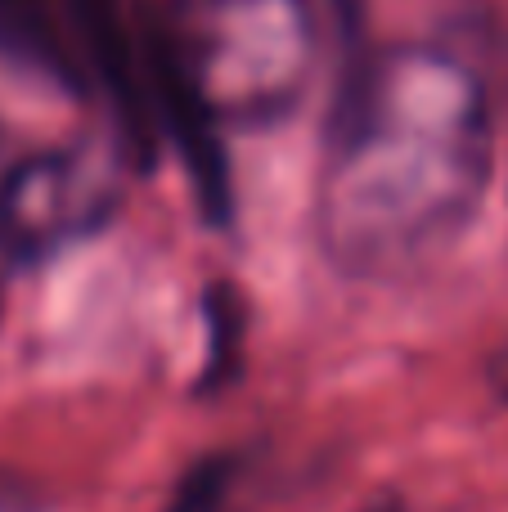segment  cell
Returning <instances> with one entry per match:
<instances>
[{
	"instance_id": "obj_2",
	"label": "cell",
	"mask_w": 508,
	"mask_h": 512,
	"mask_svg": "<svg viewBox=\"0 0 508 512\" xmlns=\"http://www.w3.org/2000/svg\"><path fill=\"white\" fill-rule=\"evenodd\" d=\"M153 45L189 131L207 117L248 126L297 104L315 63V23L302 0H167Z\"/></svg>"
},
{
	"instance_id": "obj_3",
	"label": "cell",
	"mask_w": 508,
	"mask_h": 512,
	"mask_svg": "<svg viewBox=\"0 0 508 512\" xmlns=\"http://www.w3.org/2000/svg\"><path fill=\"white\" fill-rule=\"evenodd\" d=\"M117 203L113 162L95 144L50 149L0 176V252L45 261L95 234Z\"/></svg>"
},
{
	"instance_id": "obj_4",
	"label": "cell",
	"mask_w": 508,
	"mask_h": 512,
	"mask_svg": "<svg viewBox=\"0 0 508 512\" xmlns=\"http://www.w3.org/2000/svg\"><path fill=\"white\" fill-rule=\"evenodd\" d=\"M0 54L27 63V68H41V72L63 68L59 36L50 32L36 0H0Z\"/></svg>"
},
{
	"instance_id": "obj_5",
	"label": "cell",
	"mask_w": 508,
	"mask_h": 512,
	"mask_svg": "<svg viewBox=\"0 0 508 512\" xmlns=\"http://www.w3.org/2000/svg\"><path fill=\"white\" fill-rule=\"evenodd\" d=\"M225 490H230V463L212 459V463H203L198 472H189V477L180 481L171 512H216L221 499H225Z\"/></svg>"
},
{
	"instance_id": "obj_1",
	"label": "cell",
	"mask_w": 508,
	"mask_h": 512,
	"mask_svg": "<svg viewBox=\"0 0 508 512\" xmlns=\"http://www.w3.org/2000/svg\"><path fill=\"white\" fill-rule=\"evenodd\" d=\"M491 176L477 77L441 50H396L365 72L333 135L320 234L351 274L392 279L464 234Z\"/></svg>"
},
{
	"instance_id": "obj_6",
	"label": "cell",
	"mask_w": 508,
	"mask_h": 512,
	"mask_svg": "<svg viewBox=\"0 0 508 512\" xmlns=\"http://www.w3.org/2000/svg\"><path fill=\"white\" fill-rule=\"evenodd\" d=\"M495 387H500L504 396H508V351L500 355V364H495Z\"/></svg>"
}]
</instances>
